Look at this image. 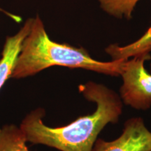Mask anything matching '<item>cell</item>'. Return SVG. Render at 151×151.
Returning a JSON list of instances; mask_svg holds the SVG:
<instances>
[{"mask_svg": "<svg viewBox=\"0 0 151 151\" xmlns=\"http://www.w3.org/2000/svg\"><path fill=\"white\" fill-rule=\"evenodd\" d=\"M78 90L86 99L95 104V111L67 125L50 127L42 121L45 111L38 109L28 114L20 125L27 141L61 151H92L104 127L118 121L122 112V101L116 92L93 81L80 85Z\"/></svg>", "mask_w": 151, "mask_h": 151, "instance_id": "cell-1", "label": "cell"}, {"mask_svg": "<svg viewBox=\"0 0 151 151\" xmlns=\"http://www.w3.org/2000/svg\"><path fill=\"white\" fill-rule=\"evenodd\" d=\"M126 60L98 61L83 48L55 42L49 38L42 20L37 16L33 18L29 32L24 39L11 78H24L52 66L117 76H120Z\"/></svg>", "mask_w": 151, "mask_h": 151, "instance_id": "cell-2", "label": "cell"}, {"mask_svg": "<svg viewBox=\"0 0 151 151\" xmlns=\"http://www.w3.org/2000/svg\"><path fill=\"white\" fill-rule=\"evenodd\" d=\"M150 58V55H141L127 60L120 73L122 101L137 110L146 111L151 107V73L144 66L145 62Z\"/></svg>", "mask_w": 151, "mask_h": 151, "instance_id": "cell-3", "label": "cell"}, {"mask_svg": "<svg viewBox=\"0 0 151 151\" xmlns=\"http://www.w3.org/2000/svg\"><path fill=\"white\" fill-rule=\"evenodd\" d=\"M92 151H151V132L143 118H132L125 122L120 137L111 141L97 139Z\"/></svg>", "mask_w": 151, "mask_h": 151, "instance_id": "cell-4", "label": "cell"}, {"mask_svg": "<svg viewBox=\"0 0 151 151\" xmlns=\"http://www.w3.org/2000/svg\"><path fill=\"white\" fill-rule=\"evenodd\" d=\"M33 18L26 20L18 33L8 37L6 39L0 60V89L9 78H11L18 57L21 50L24 39L29 34Z\"/></svg>", "mask_w": 151, "mask_h": 151, "instance_id": "cell-5", "label": "cell"}, {"mask_svg": "<svg viewBox=\"0 0 151 151\" xmlns=\"http://www.w3.org/2000/svg\"><path fill=\"white\" fill-rule=\"evenodd\" d=\"M112 60H128L130 58L141 55H150L151 52V25L141 38L134 42L120 46L111 44L105 49Z\"/></svg>", "mask_w": 151, "mask_h": 151, "instance_id": "cell-6", "label": "cell"}, {"mask_svg": "<svg viewBox=\"0 0 151 151\" xmlns=\"http://www.w3.org/2000/svg\"><path fill=\"white\" fill-rule=\"evenodd\" d=\"M23 132L14 124L0 129V151H29Z\"/></svg>", "mask_w": 151, "mask_h": 151, "instance_id": "cell-7", "label": "cell"}, {"mask_svg": "<svg viewBox=\"0 0 151 151\" xmlns=\"http://www.w3.org/2000/svg\"><path fill=\"white\" fill-rule=\"evenodd\" d=\"M140 0H98L104 11L117 18L130 19L136 5Z\"/></svg>", "mask_w": 151, "mask_h": 151, "instance_id": "cell-8", "label": "cell"}, {"mask_svg": "<svg viewBox=\"0 0 151 151\" xmlns=\"http://www.w3.org/2000/svg\"><path fill=\"white\" fill-rule=\"evenodd\" d=\"M0 11H2V12H4V14H7L9 16H10L11 18H14V19H16V20H17V18H18V17H16V16H14V15L13 14H9V12H6V11H4L3 9H1V8H0Z\"/></svg>", "mask_w": 151, "mask_h": 151, "instance_id": "cell-9", "label": "cell"}, {"mask_svg": "<svg viewBox=\"0 0 151 151\" xmlns=\"http://www.w3.org/2000/svg\"><path fill=\"white\" fill-rule=\"evenodd\" d=\"M150 73H151V63H150Z\"/></svg>", "mask_w": 151, "mask_h": 151, "instance_id": "cell-10", "label": "cell"}]
</instances>
